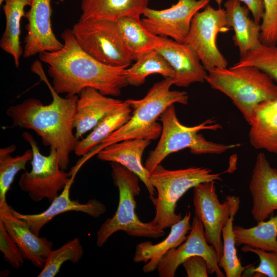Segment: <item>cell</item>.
I'll list each match as a JSON object with an SVG mask.
<instances>
[{"instance_id":"obj_1","label":"cell","mask_w":277,"mask_h":277,"mask_svg":"<svg viewBox=\"0 0 277 277\" xmlns=\"http://www.w3.org/2000/svg\"><path fill=\"white\" fill-rule=\"evenodd\" d=\"M61 37V49L39 54V60L48 65V73L57 93L70 96L91 87L106 96L121 94L128 85L124 75L126 68L108 66L93 58L80 46L71 29L64 30Z\"/></svg>"},{"instance_id":"obj_2","label":"cell","mask_w":277,"mask_h":277,"mask_svg":"<svg viewBox=\"0 0 277 277\" xmlns=\"http://www.w3.org/2000/svg\"><path fill=\"white\" fill-rule=\"evenodd\" d=\"M31 70L48 86L52 97L51 103L44 105L38 99L29 98L10 106L6 114L14 126L33 130L45 146L55 148L60 167L65 171L69 163V154L78 141L73 130L78 96H60L48 81L40 61H35Z\"/></svg>"},{"instance_id":"obj_3","label":"cell","mask_w":277,"mask_h":277,"mask_svg":"<svg viewBox=\"0 0 277 277\" xmlns=\"http://www.w3.org/2000/svg\"><path fill=\"white\" fill-rule=\"evenodd\" d=\"M173 85L172 78L165 77L155 83L143 98L126 100L132 110L129 120L83 156L79 162L83 164L103 149L115 143L136 138L156 140L162 130V126L156 122L162 113L171 105H187L188 103L187 93L171 90Z\"/></svg>"},{"instance_id":"obj_4","label":"cell","mask_w":277,"mask_h":277,"mask_svg":"<svg viewBox=\"0 0 277 277\" xmlns=\"http://www.w3.org/2000/svg\"><path fill=\"white\" fill-rule=\"evenodd\" d=\"M159 118L162 124L160 140L144 164L150 173L169 154L184 149L189 148L192 154L196 155L220 154L241 146L240 144H224L207 140L199 133L200 131H217L222 126L213 118L194 126L184 125L177 118L174 104L166 108Z\"/></svg>"},{"instance_id":"obj_5","label":"cell","mask_w":277,"mask_h":277,"mask_svg":"<svg viewBox=\"0 0 277 277\" xmlns=\"http://www.w3.org/2000/svg\"><path fill=\"white\" fill-rule=\"evenodd\" d=\"M205 81L228 97L248 124L259 104L277 99V83L253 66L215 68Z\"/></svg>"},{"instance_id":"obj_6","label":"cell","mask_w":277,"mask_h":277,"mask_svg":"<svg viewBox=\"0 0 277 277\" xmlns=\"http://www.w3.org/2000/svg\"><path fill=\"white\" fill-rule=\"evenodd\" d=\"M111 176L118 190L119 201L115 214L107 219L96 233V245L102 247L114 233L123 231L136 237L156 239L163 236L164 229L152 220L141 221L135 212V197L139 195V177L122 165L110 162Z\"/></svg>"},{"instance_id":"obj_7","label":"cell","mask_w":277,"mask_h":277,"mask_svg":"<svg viewBox=\"0 0 277 277\" xmlns=\"http://www.w3.org/2000/svg\"><path fill=\"white\" fill-rule=\"evenodd\" d=\"M221 173H213L208 168L190 167L168 170L161 164L150 174V181L157 196L150 197L155 208L153 219L161 229L170 227L182 220L175 212L180 199L190 188L210 181H221Z\"/></svg>"},{"instance_id":"obj_8","label":"cell","mask_w":277,"mask_h":277,"mask_svg":"<svg viewBox=\"0 0 277 277\" xmlns=\"http://www.w3.org/2000/svg\"><path fill=\"white\" fill-rule=\"evenodd\" d=\"M71 31L82 49L104 64L127 68L134 61L116 21L93 18L79 20Z\"/></svg>"},{"instance_id":"obj_9","label":"cell","mask_w":277,"mask_h":277,"mask_svg":"<svg viewBox=\"0 0 277 277\" xmlns=\"http://www.w3.org/2000/svg\"><path fill=\"white\" fill-rule=\"evenodd\" d=\"M23 137L30 144L33 157L31 171L21 174L18 185L22 190L28 193L33 201L39 202L47 199L51 202L69 181V173L61 169L55 148L50 147L49 154L44 155L29 133L24 132Z\"/></svg>"},{"instance_id":"obj_10","label":"cell","mask_w":277,"mask_h":277,"mask_svg":"<svg viewBox=\"0 0 277 277\" xmlns=\"http://www.w3.org/2000/svg\"><path fill=\"white\" fill-rule=\"evenodd\" d=\"M230 29L223 8L214 9L208 4L193 16L185 43L196 51L207 72L227 68L228 62L217 48L216 37L219 33Z\"/></svg>"},{"instance_id":"obj_11","label":"cell","mask_w":277,"mask_h":277,"mask_svg":"<svg viewBox=\"0 0 277 277\" xmlns=\"http://www.w3.org/2000/svg\"><path fill=\"white\" fill-rule=\"evenodd\" d=\"M193 188L195 215L202 223L206 240L215 248L220 261L223 252L222 230L230 217L233 196L220 203L214 181L202 183Z\"/></svg>"},{"instance_id":"obj_12","label":"cell","mask_w":277,"mask_h":277,"mask_svg":"<svg viewBox=\"0 0 277 277\" xmlns=\"http://www.w3.org/2000/svg\"><path fill=\"white\" fill-rule=\"evenodd\" d=\"M209 0H178L170 7L156 10L147 7L141 19L144 26L152 34L169 37L185 43L194 15L204 9Z\"/></svg>"},{"instance_id":"obj_13","label":"cell","mask_w":277,"mask_h":277,"mask_svg":"<svg viewBox=\"0 0 277 277\" xmlns=\"http://www.w3.org/2000/svg\"><path fill=\"white\" fill-rule=\"evenodd\" d=\"M194 255L203 257L208 265L210 274L224 277L219 265V259L214 247L206 241L202 223L195 216L190 232L179 246L169 250L161 259L157 267L160 277H174L178 267L187 259Z\"/></svg>"},{"instance_id":"obj_14","label":"cell","mask_w":277,"mask_h":277,"mask_svg":"<svg viewBox=\"0 0 277 277\" xmlns=\"http://www.w3.org/2000/svg\"><path fill=\"white\" fill-rule=\"evenodd\" d=\"M51 1L32 0L30 8L25 13L28 21L23 54L25 58L45 51H57L63 46L52 28Z\"/></svg>"},{"instance_id":"obj_15","label":"cell","mask_w":277,"mask_h":277,"mask_svg":"<svg viewBox=\"0 0 277 277\" xmlns=\"http://www.w3.org/2000/svg\"><path fill=\"white\" fill-rule=\"evenodd\" d=\"M168 62L174 72V85L186 87L205 81L208 72L196 51L188 44L159 36L154 48Z\"/></svg>"},{"instance_id":"obj_16","label":"cell","mask_w":277,"mask_h":277,"mask_svg":"<svg viewBox=\"0 0 277 277\" xmlns=\"http://www.w3.org/2000/svg\"><path fill=\"white\" fill-rule=\"evenodd\" d=\"M249 189L252 199L251 214L257 222L277 210V169L264 153H259L253 168Z\"/></svg>"},{"instance_id":"obj_17","label":"cell","mask_w":277,"mask_h":277,"mask_svg":"<svg viewBox=\"0 0 277 277\" xmlns=\"http://www.w3.org/2000/svg\"><path fill=\"white\" fill-rule=\"evenodd\" d=\"M76 173L71 175L69 181L62 192L52 202L51 205L44 211L37 214H23L14 210L11 211L17 217L24 220L31 231L39 236L42 228L55 216L68 211L81 212L97 218L106 211V206L96 199H91L86 203H81L77 200H72L70 197V190Z\"/></svg>"},{"instance_id":"obj_18","label":"cell","mask_w":277,"mask_h":277,"mask_svg":"<svg viewBox=\"0 0 277 277\" xmlns=\"http://www.w3.org/2000/svg\"><path fill=\"white\" fill-rule=\"evenodd\" d=\"M10 208L8 205L0 207V220L19 248L24 258L35 267L43 268L52 250V242L35 234L24 220L12 213Z\"/></svg>"},{"instance_id":"obj_19","label":"cell","mask_w":277,"mask_h":277,"mask_svg":"<svg viewBox=\"0 0 277 277\" xmlns=\"http://www.w3.org/2000/svg\"><path fill=\"white\" fill-rule=\"evenodd\" d=\"M123 101L108 97L97 90L87 87L79 94L73 121L75 136L78 141L93 129L107 114L120 106Z\"/></svg>"},{"instance_id":"obj_20","label":"cell","mask_w":277,"mask_h":277,"mask_svg":"<svg viewBox=\"0 0 277 277\" xmlns=\"http://www.w3.org/2000/svg\"><path fill=\"white\" fill-rule=\"evenodd\" d=\"M151 141L136 138L115 143L98 152L97 157L101 161L118 163L137 175L146 186L150 197L154 196L156 192L150 181V173L142 162L144 150Z\"/></svg>"},{"instance_id":"obj_21","label":"cell","mask_w":277,"mask_h":277,"mask_svg":"<svg viewBox=\"0 0 277 277\" xmlns=\"http://www.w3.org/2000/svg\"><path fill=\"white\" fill-rule=\"evenodd\" d=\"M224 7L227 26L233 30L234 44L243 56L262 44L261 25L250 17L249 10L239 0H227Z\"/></svg>"},{"instance_id":"obj_22","label":"cell","mask_w":277,"mask_h":277,"mask_svg":"<svg viewBox=\"0 0 277 277\" xmlns=\"http://www.w3.org/2000/svg\"><path fill=\"white\" fill-rule=\"evenodd\" d=\"M190 217L191 213H186L181 220L171 226L170 233L163 241L155 244L146 241L136 245L133 260L135 263H145L143 267L144 272L149 273L156 270L162 257L187 239L186 234L191 228Z\"/></svg>"},{"instance_id":"obj_23","label":"cell","mask_w":277,"mask_h":277,"mask_svg":"<svg viewBox=\"0 0 277 277\" xmlns=\"http://www.w3.org/2000/svg\"><path fill=\"white\" fill-rule=\"evenodd\" d=\"M249 125L251 145L256 149L277 153V99L259 104Z\"/></svg>"},{"instance_id":"obj_24","label":"cell","mask_w":277,"mask_h":277,"mask_svg":"<svg viewBox=\"0 0 277 277\" xmlns=\"http://www.w3.org/2000/svg\"><path fill=\"white\" fill-rule=\"evenodd\" d=\"M148 0H81L79 20L89 18L116 21L124 17L140 18Z\"/></svg>"},{"instance_id":"obj_25","label":"cell","mask_w":277,"mask_h":277,"mask_svg":"<svg viewBox=\"0 0 277 277\" xmlns=\"http://www.w3.org/2000/svg\"><path fill=\"white\" fill-rule=\"evenodd\" d=\"M32 0H6L3 7L6 26L0 40V47L13 57L16 68L19 66L23 49L20 42L21 20L25 16V7L30 6Z\"/></svg>"},{"instance_id":"obj_26","label":"cell","mask_w":277,"mask_h":277,"mask_svg":"<svg viewBox=\"0 0 277 277\" xmlns=\"http://www.w3.org/2000/svg\"><path fill=\"white\" fill-rule=\"evenodd\" d=\"M132 109L126 101L104 116L85 138L78 140L74 150L77 156H84L130 118Z\"/></svg>"},{"instance_id":"obj_27","label":"cell","mask_w":277,"mask_h":277,"mask_svg":"<svg viewBox=\"0 0 277 277\" xmlns=\"http://www.w3.org/2000/svg\"><path fill=\"white\" fill-rule=\"evenodd\" d=\"M235 245H241L277 252V214L251 228L233 226Z\"/></svg>"},{"instance_id":"obj_28","label":"cell","mask_w":277,"mask_h":277,"mask_svg":"<svg viewBox=\"0 0 277 277\" xmlns=\"http://www.w3.org/2000/svg\"><path fill=\"white\" fill-rule=\"evenodd\" d=\"M160 74L164 77L174 76V72L165 58L155 49L148 51L140 56L135 63L126 68L124 75L128 85L140 86L147 77L152 74Z\"/></svg>"},{"instance_id":"obj_29","label":"cell","mask_w":277,"mask_h":277,"mask_svg":"<svg viewBox=\"0 0 277 277\" xmlns=\"http://www.w3.org/2000/svg\"><path fill=\"white\" fill-rule=\"evenodd\" d=\"M120 33L134 61L140 55L154 49L159 36L149 32L140 18L124 17L116 21Z\"/></svg>"},{"instance_id":"obj_30","label":"cell","mask_w":277,"mask_h":277,"mask_svg":"<svg viewBox=\"0 0 277 277\" xmlns=\"http://www.w3.org/2000/svg\"><path fill=\"white\" fill-rule=\"evenodd\" d=\"M239 206V198L233 196L230 217L222 230L223 252L219 265L224 270L227 277L242 276L245 270L251 265L242 266L236 254L233 222Z\"/></svg>"},{"instance_id":"obj_31","label":"cell","mask_w":277,"mask_h":277,"mask_svg":"<svg viewBox=\"0 0 277 277\" xmlns=\"http://www.w3.org/2000/svg\"><path fill=\"white\" fill-rule=\"evenodd\" d=\"M14 144L0 149V207L8 205L6 194L16 174L25 170L28 162L33 157L32 150H26L23 154L12 157L15 151Z\"/></svg>"},{"instance_id":"obj_32","label":"cell","mask_w":277,"mask_h":277,"mask_svg":"<svg viewBox=\"0 0 277 277\" xmlns=\"http://www.w3.org/2000/svg\"><path fill=\"white\" fill-rule=\"evenodd\" d=\"M84 250L80 239L75 238L60 248L51 250L38 277H53L59 272L66 261L77 263L82 258Z\"/></svg>"},{"instance_id":"obj_33","label":"cell","mask_w":277,"mask_h":277,"mask_svg":"<svg viewBox=\"0 0 277 277\" xmlns=\"http://www.w3.org/2000/svg\"><path fill=\"white\" fill-rule=\"evenodd\" d=\"M255 67L268 74L277 82V45L261 44L258 48L249 51L232 66Z\"/></svg>"},{"instance_id":"obj_34","label":"cell","mask_w":277,"mask_h":277,"mask_svg":"<svg viewBox=\"0 0 277 277\" xmlns=\"http://www.w3.org/2000/svg\"><path fill=\"white\" fill-rule=\"evenodd\" d=\"M241 250L244 252L254 253L260 259L259 265L254 268L251 265L245 270L243 276L253 275L257 277H277V252L267 251L246 245L241 248Z\"/></svg>"},{"instance_id":"obj_35","label":"cell","mask_w":277,"mask_h":277,"mask_svg":"<svg viewBox=\"0 0 277 277\" xmlns=\"http://www.w3.org/2000/svg\"><path fill=\"white\" fill-rule=\"evenodd\" d=\"M264 13L261 25V41L277 45V0H263Z\"/></svg>"},{"instance_id":"obj_36","label":"cell","mask_w":277,"mask_h":277,"mask_svg":"<svg viewBox=\"0 0 277 277\" xmlns=\"http://www.w3.org/2000/svg\"><path fill=\"white\" fill-rule=\"evenodd\" d=\"M0 250L4 258L12 268L18 269L22 266L25 259L22 252L7 231L0 220Z\"/></svg>"},{"instance_id":"obj_37","label":"cell","mask_w":277,"mask_h":277,"mask_svg":"<svg viewBox=\"0 0 277 277\" xmlns=\"http://www.w3.org/2000/svg\"><path fill=\"white\" fill-rule=\"evenodd\" d=\"M188 277H207L208 265L202 256L194 255L186 259L182 264Z\"/></svg>"},{"instance_id":"obj_38","label":"cell","mask_w":277,"mask_h":277,"mask_svg":"<svg viewBox=\"0 0 277 277\" xmlns=\"http://www.w3.org/2000/svg\"><path fill=\"white\" fill-rule=\"evenodd\" d=\"M243 2L251 12L254 21L259 23L264 16V5L263 0H239Z\"/></svg>"},{"instance_id":"obj_39","label":"cell","mask_w":277,"mask_h":277,"mask_svg":"<svg viewBox=\"0 0 277 277\" xmlns=\"http://www.w3.org/2000/svg\"><path fill=\"white\" fill-rule=\"evenodd\" d=\"M216 4L218 5L219 7H220L221 5L222 4V3L223 0H214Z\"/></svg>"},{"instance_id":"obj_40","label":"cell","mask_w":277,"mask_h":277,"mask_svg":"<svg viewBox=\"0 0 277 277\" xmlns=\"http://www.w3.org/2000/svg\"><path fill=\"white\" fill-rule=\"evenodd\" d=\"M6 0H0V5H1L4 2H5Z\"/></svg>"}]
</instances>
